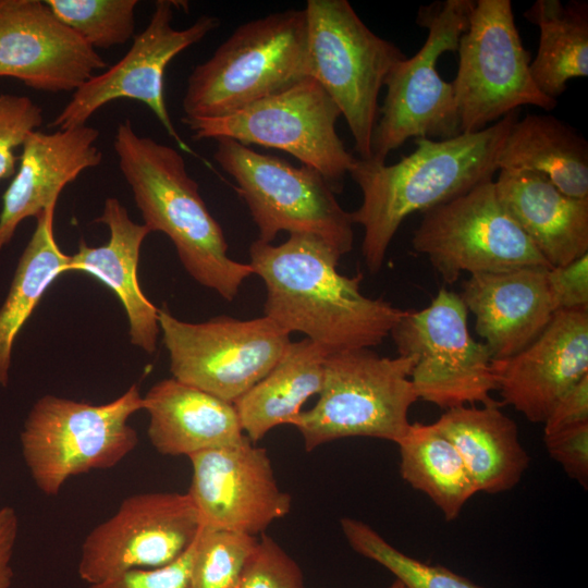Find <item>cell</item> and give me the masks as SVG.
I'll use <instances>...</instances> for the list:
<instances>
[{
    "label": "cell",
    "mask_w": 588,
    "mask_h": 588,
    "mask_svg": "<svg viewBox=\"0 0 588 588\" xmlns=\"http://www.w3.org/2000/svg\"><path fill=\"white\" fill-rule=\"evenodd\" d=\"M143 400L149 441L162 455L188 457L246 438L233 403L172 377L156 382Z\"/></svg>",
    "instance_id": "cell-24"
},
{
    "label": "cell",
    "mask_w": 588,
    "mask_h": 588,
    "mask_svg": "<svg viewBox=\"0 0 588 588\" xmlns=\"http://www.w3.org/2000/svg\"><path fill=\"white\" fill-rule=\"evenodd\" d=\"M400 474L427 494L444 518L454 520L478 491L455 445L434 424H411L396 443Z\"/></svg>",
    "instance_id": "cell-30"
},
{
    "label": "cell",
    "mask_w": 588,
    "mask_h": 588,
    "mask_svg": "<svg viewBox=\"0 0 588 588\" xmlns=\"http://www.w3.org/2000/svg\"><path fill=\"white\" fill-rule=\"evenodd\" d=\"M328 355L307 338L291 342L271 371L233 403L253 443L280 425H291L306 401L319 394Z\"/></svg>",
    "instance_id": "cell-27"
},
{
    "label": "cell",
    "mask_w": 588,
    "mask_h": 588,
    "mask_svg": "<svg viewBox=\"0 0 588 588\" xmlns=\"http://www.w3.org/2000/svg\"><path fill=\"white\" fill-rule=\"evenodd\" d=\"M181 2L158 0L146 28L124 57L101 74H95L77 90L53 119L51 126L68 130L86 125L105 105L118 99L145 103L183 149L189 150L176 132L164 99V72L180 52L197 44L219 26L212 15H201L183 29L172 26Z\"/></svg>",
    "instance_id": "cell-16"
},
{
    "label": "cell",
    "mask_w": 588,
    "mask_h": 588,
    "mask_svg": "<svg viewBox=\"0 0 588 588\" xmlns=\"http://www.w3.org/2000/svg\"><path fill=\"white\" fill-rule=\"evenodd\" d=\"M106 66L46 1L0 0V77L46 93H74Z\"/></svg>",
    "instance_id": "cell-18"
},
{
    "label": "cell",
    "mask_w": 588,
    "mask_h": 588,
    "mask_svg": "<svg viewBox=\"0 0 588 588\" xmlns=\"http://www.w3.org/2000/svg\"><path fill=\"white\" fill-rule=\"evenodd\" d=\"M411 356L384 357L371 348L333 353L324 362L317 403L292 421L311 452L334 440L370 437L397 443L418 400Z\"/></svg>",
    "instance_id": "cell-5"
},
{
    "label": "cell",
    "mask_w": 588,
    "mask_h": 588,
    "mask_svg": "<svg viewBox=\"0 0 588 588\" xmlns=\"http://www.w3.org/2000/svg\"><path fill=\"white\" fill-rule=\"evenodd\" d=\"M556 311L588 310V254L547 273Z\"/></svg>",
    "instance_id": "cell-38"
},
{
    "label": "cell",
    "mask_w": 588,
    "mask_h": 588,
    "mask_svg": "<svg viewBox=\"0 0 588 588\" xmlns=\"http://www.w3.org/2000/svg\"><path fill=\"white\" fill-rule=\"evenodd\" d=\"M549 267L528 266L471 274L458 294L475 316V330L493 360L530 344L556 313L548 283Z\"/></svg>",
    "instance_id": "cell-20"
},
{
    "label": "cell",
    "mask_w": 588,
    "mask_h": 588,
    "mask_svg": "<svg viewBox=\"0 0 588 588\" xmlns=\"http://www.w3.org/2000/svg\"><path fill=\"white\" fill-rule=\"evenodd\" d=\"M514 110L488 127L446 139L415 138L416 148L387 164L356 158L348 174L362 192L353 224L364 230L362 254L377 273L402 222L492 181L507 133L519 118Z\"/></svg>",
    "instance_id": "cell-2"
},
{
    "label": "cell",
    "mask_w": 588,
    "mask_h": 588,
    "mask_svg": "<svg viewBox=\"0 0 588 588\" xmlns=\"http://www.w3.org/2000/svg\"><path fill=\"white\" fill-rule=\"evenodd\" d=\"M458 69L452 83L461 133H475L522 106L552 110L530 74V57L510 0H477L460 37Z\"/></svg>",
    "instance_id": "cell-11"
},
{
    "label": "cell",
    "mask_w": 588,
    "mask_h": 588,
    "mask_svg": "<svg viewBox=\"0 0 588 588\" xmlns=\"http://www.w3.org/2000/svg\"><path fill=\"white\" fill-rule=\"evenodd\" d=\"M412 246L427 256L451 284L462 272H502L528 266L549 267L532 242L502 207L494 180L425 212Z\"/></svg>",
    "instance_id": "cell-14"
},
{
    "label": "cell",
    "mask_w": 588,
    "mask_h": 588,
    "mask_svg": "<svg viewBox=\"0 0 588 588\" xmlns=\"http://www.w3.org/2000/svg\"><path fill=\"white\" fill-rule=\"evenodd\" d=\"M497 390L529 421L546 420L556 402L588 376V310H559L517 354L493 360Z\"/></svg>",
    "instance_id": "cell-19"
},
{
    "label": "cell",
    "mask_w": 588,
    "mask_h": 588,
    "mask_svg": "<svg viewBox=\"0 0 588 588\" xmlns=\"http://www.w3.org/2000/svg\"><path fill=\"white\" fill-rule=\"evenodd\" d=\"M19 520L10 506L0 509V588H10L13 571L12 554L17 537Z\"/></svg>",
    "instance_id": "cell-40"
},
{
    "label": "cell",
    "mask_w": 588,
    "mask_h": 588,
    "mask_svg": "<svg viewBox=\"0 0 588 588\" xmlns=\"http://www.w3.org/2000/svg\"><path fill=\"white\" fill-rule=\"evenodd\" d=\"M581 424H588V376L556 402L543 421V432L550 436Z\"/></svg>",
    "instance_id": "cell-39"
},
{
    "label": "cell",
    "mask_w": 588,
    "mask_h": 588,
    "mask_svg": "<svg viewBox=\"0 0 588 588\" xmlns=\"http://www.w3.org/2000/svg\"><path fill=\"white\" fill-rule=\"evenodd\" d=\"M216 162L236 183L259 233L272 243L280 232L306 234L330 245L341 257L353 247L351 212L315 169L294 167L228 137L217 138Z\"/></svg>",
    "instance_id": "cell-9"
},
{
    "label": "cell",
    "mask_w": 588,
    "mask_h": 588,
    "mask_svg": "<svg viewBox=\"0 0 588 588\" xmlns=\"http://www.w3.org/2000/svg\"><path fill=\"white\" fill-rule=\"evenodd\" d=\"M458 294L441 289L420 310H406L390 332L399 355L414 358L411 381L418 400L440 408L499 403L493 359L470 335Z\"/></svg>",
    "instance_id": "cell-12"
},
{
    "label": "cell",
    "mask_w": 588,
    "mask_h": 588,
    "mask_svg": "<svg viewBox=\"0 0 588 588\" xmlns=\"http://www.w3.org/2000/svg\"><path fill=\"white\" fill-rule=\"evenodd\" d=\"M258 538L203 526L194 544L191 588H237Z\"/></svg>",
    "instance_id": "cell-32"
},
{
    "label": "cell",
    "mask_w": 588,
    "mask_h": 588,
    "mask_svg": "<svg viewBox=\"0 0 588 588\" xmlns=\"http://www.w3.org/2000/svg\"><path fill=\"white\" fill-rule=\"evenodd\" d=\"M201 527L187 492L132 494L86 536L78 576L91 585L132 569L166 566L188 550Z\"/></svg>",
    "instance_id": "cell-15"
},
{
    "label": "cell",
    "mask_w": 588,
    "mask_h": 588,
    "mask_svg": "<svg viewBox=\"0 0 588 588\" xmlns=\"http://www.w3.org/2000/svg\"><path fill=\"white\" fill-rule=\"evenodd\" d=\"M389 588H404V586L397 579H395L394 583L391 584Z\"/></svg>",
    "instance_id": "cell-41"
},
{
    "label": "cell",
    "mask_w": 588,
    "mask_h": 588,
    "mask_svg": "<svg viewBox=\"0 0 588 588\" xmlns=\"http://www.w3.org/2000/svg\"><path fill=\"white\" fill-rule=\"evenodd\" d=\"M500 405L446 409L433 422L457 449L478 492L513 489L530 463L516 424Z\"/></svg>",
    "instance_id": "cell-25"
},
{
    "label": "cell",
    "mask_w": 588,
    "mask_h": 588,
    "mask_svg": "<svg viewBox=\"0 0 588 588\" xmlns=\"http://www.w3.org/2000/svg\"><path fill=\"white\" fill-rule=\"evenodd\" d=\"M305 9L240 25L187 78L185 118H218L275 94L306 75Z\"/></svg>",
    "instance_id": "cell-4"
},
{
    "label": "cell",
    "mask_w": 588,
    "mask_h": 588,
    "mask_svg": "<svg viewBox=\"0 0 588 588\" xmlns=\"http://www.w3.org/2000/svg\"><path fill=\"white\" fill-rule=\"evenodd\" d=\"M549 455L581 487H588V424L543 436Z\"/></svg>",
    "instance_id": "cell-37"
},
{
    "label": "cell",
    "mask_w": 588,
    "mask_h": 588,
    "mask_svg": "<svg viewBox=\"0 0 588 588\" xmlns=\"http://www.w3.org/2000/svg\"><path fill=\"white\" fill-rule=\"evenodd\" d=\"M340 524L351 548L385 567L404 588H483L443 566L404 554L362 520L344 517Z\"/></svg>",
    "instance_id": "cell-31"
},
{
    "label": "cell",
    "mask_w": 588,
    "mask_h": 588,
    "mask_svg": "<svg viewBox=\"0 0 588 588\" xmlns=\"http://www.w3.org/2000/svg\"><path fill=\"white\" fill-rule=\"evenodd\" d=\"M306 75L344 117L358 158L371 159L384 79L405 53L375 34L347 0H308Z\"/></svg>",
    "instance_id": "cell-7"
},
{
    "label": "cell",
    "mask_w": 588,
    "mask_h": 588,
    "mask_svg": "<svg viewBox=\"0 0 588 588\" xmlns=\"http://www.w3.org/2000/svg\"><path fill=\"white\" fill-rule=\"evenodd\" d=\"M113 147L144 223L173 243L187 273L231 302L254 274L232 259L222 228L208 210L183 156L173 147L138 135L128 119L119 123Z\"/></svg>",
    "instance_id": "cell-3"
},
{
    "label": "cell",
    "mask_w": 588,
    "mask_h": 588,
    "mask_svg": "<svg viewBox=\"0 0 588 588\" xmlns=\"http://www.w3.org/2000/svg\"><path fill=\"white\" fill-rule=\"evenodd\" d=\"M57 205L36 219L35 231L24 248L7 298L0 307V387L9 383L15 339L51 283L68 273L70 255L58 246L53 234Z\"/></svg>",
    "instance_id": "cell-29"
},
{
    "label": "cell",
    "mask_w": 588,
    "mask_h": 588,
    "mask_svg": "<svg viewBox=\"0 0 588 588\" xmlns=\"http://www.w3.org/2000/svg\"><path fill=\"white\" fill-rule=\"evenodd\" d=\"M340 117L326 90L305 77L235 112L182 121L196 140L228 137L283 150L317 170L338 193L356 159L336 133Z\"/></svg>",
    "instance_id": "cell-10"
},
{
    "label": "cell",
    "mask_w": 588,
    "mask_h": 588,
    "mask_svg": "<svg viewBox=\"0 0 588 588\" xmlns=\"http://www.w3.org/2000/svg\"><path fill=\"white\" fill-rule=\"evenodd\" d=\"M249 257L266 287L264 316L329 355L381 344L406 311L364 295L362 273H340L341 256L318 237L290 234L280 245L256 240Z\"/></svg>",
    "instance_id": "cell-1"
},
{
    "label": "cell",
    "mask_w": 588,
    "mask_h": 588,
    "mask_svg": "<svg viewBox=\"0 0 588 588\" xmlns=\"http://www.w3.org/2000/svg\"><path fill=\"white\" fill-rule=\"evenodd\" d=\"M194 544L172 563L156 567L132 569L87 588H191L189 574Z\"/></svg>",
    "instance_id": "cell-36"
},
{
    "label": "cell",
    "mask_w": 588,
    "mask_h": 588,
    "mask_svg": "<svg viewBox=\"0 0 588 588\" xmlns=\"http://www.w3.org/2000/svg\"><path fill=\"white\" fill-rule=\"evenodd\" d=\"M98 130L83 125L35 131L22 146L20 166L2 196L0 253L11 242L20 223L57 205L62 189L83 171L99 166L102 152L96 145Z\"/></svg>",
    "instance_id": "cell-21"
},
{
    "label": "cell",
    "mask_w": 588,
    "mask_h": 588,
    "mask_svg": "<svg viewBox=\"0 0 588 588\" xmlns=\"http://www.w3.org/2000/svg\"><path fill=\"white\" fill-rule=\"evenodd\" d=\"M237 588H305L296 561L270 536L258 538Z\"/></svg>",
    "instance_id": "cell-35"
},
{
    "label": "cell",
    "mask_w": 588,
    "mask_h": 588,
    "mask_svg": "<svg viewBox=\"0 0 588 588\" xmlns=\"http://www.w3.org/2000/svg\"><path fill=\"white\" fill-rule=\"evenodd\" d=\"M495 193L510 217L551 267L588 254V198L562 193L534 171H498Z\"/></svg>",
    "instance_id": "cell-23"
},
{
    "label": "cell",
    "mask_w": 588,
    "mask_h": 588,
    "mask_svg": "<svg viewBox=\"0 0 588 588\" xmlns=\"http://www.w3.org/2000/svg\"><path fill=\"white\" fill-rule=\"evenodd\" d=\"M474 5V0H444L419 7L416 23L428 35L421 48L394 64L384 79L372 160L385 162L412 137L446 139L462 134L452 83L441 78L437 62L444 52L456 51Z\"/></svg>",
    "instance_id": "cell-8"
},
{
    "label": "cell",
    "mask_w": 588,
    "mask_h": 588,
    "mask_svg": "<svg viewBox=\"0 0 588 588\" xmlns=\"http://www.w3.org/2000/svg\"><path fill=\"white\" fill-rule=\"evenodd\" d=\"M90 47L109 49L134 36L137 0H46Z\"/></svg>",
    "instance_id": "cell-33"
},
{
    "label": "cell",
    "mask_w": 588,
    "mask_h": 588,
    "mask_svg": "<svg viewBox=\"0 0 588 588\" xmlns=\"http://www.w3.org/2000/svg\"><path fill=\"white\" fill-rule=\"evenodd\" d=\"M143 407L136 383L99 405L51 394L38 399L20 436L36 487L54 497L70 477L118 465L137 446L138 436L128 420Z\"/></svg>",
    "instance_id": "cell-6"
},
{
    "label": "cell",
    "mask_w": 588,
    "mask_h": 588,
    "mask_svg": "<svg viewBox=\"0 0 588 588\" xmlns=\"http://www.w3.org/2000/svg\"><path fill=\"white\" fill-rule=\"evenodd\" d=\"M188 458L187 493L203 526L257 537L291 511L292 498L280 488L267 450L247 437Z\"/></svg>",
    "instance_id": "cell-17"
},
{
    "label": "cell",
    "mask_w": 588,
    "mask_h": 588,
    "mask_svg": "<svg viewBox=\"0 0 588 588\" xmlns=\"http://www.w3.org/2000/svg\"><path fill=\"white\" fill-rule=\"evenodd\" d=\"M42 109L27 96L0 94V182L16 172V148L41 126Z\"/></svg>",
    "instance_id": "cell-34"
},
{
    "label": "cell",
    "mask_w": 588,
    "mask_h": 588,
    "mask_svg": "<svg viewBox=\"0 0 588 588\" xmlns=\"http://www.w3.org/2000/svg\"><path fill=\"white\" fill-rule=\"evenodd\" d=\"M534 171L562 193L588 198V143L573 126L549 114H527L511 126L499 170Z\"/></svg>",
    "instance_id": "cell-26"
},
{
    "label": "cell",
    "mask_w": 588,
    "mask_h": 588,
    "mask_svg": "<svg viewBox=\"0 0 588 588\" xmlns=\"http://www.w3.org/2000/svg\"><path fill=\"white\" fill-rule=\"evenodd\" d=\"M159 327L172 378L229 403L266 377L292 342L265 316L186 322L161 307Z\"/></svg>",
    "instance_id": "cell-13"
},
{
    "label": "cell",
    "mask_w": 588,
    "mask_h": 588,
    "mask_svg": "<svg viewBox=\"0 0 588 588\" xmlns=\"http://www.w3.org/2000/svg\"><path fill=\"white\" fill-rule=\"evenodd\" d=\"M524 16L540 33L531 77L542 94L556 100L568 81L588 76V2L537 0Z\"/></svg>",
    "instance_id": "cell-28"
},
{
    "label": "cell",
    "mask_w": 588,
    "mask_h": 588,
    "mask_svg": "<svg viewBox=\"0 0 588 588\" xmlns=\"http://www.w3.org/2000/svg\"><path fill=\"white\" fill-rule=\"evenodd\" d=\"M95 222L108 226V242L95 247L81 240L77 252L70 255L68 272L87 273L109 287L124 307L131 343L154 354L160 333L159 308L144 294L137 275L140 247L151 232L134 222L115 197L106 198Z\"/></svg>",
    "instance_id": "cell-22"
}]
</instances>
